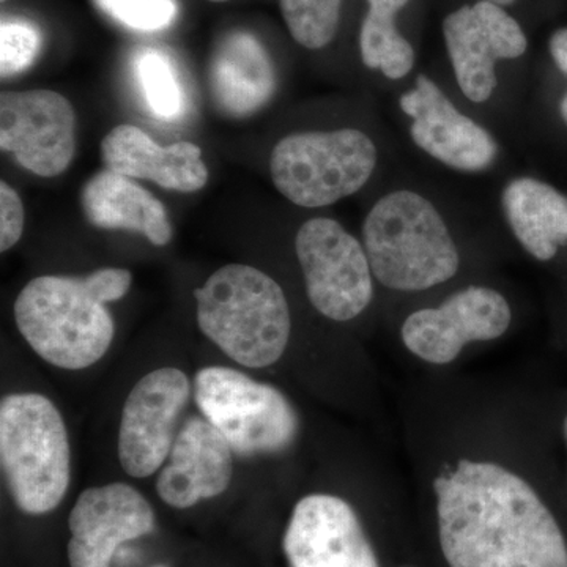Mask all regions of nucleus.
Here are the masks:
<instances>
[{
	"label": "nucleus",
	"mask_w": 567,
	"mask_h": 567,
	"mask_svg": "<svg viewBox=\"0 0 567 567\" xmlns=\"http://www.w3.org/2000/svg\"><path fill=\"white\" fill-rule=\"evenodd\" d=\"M435 494L450 567H567L557 520L535 488L505 466L461 461L436 477Z\"/></svg>",
	"instance_id": "nucleus-1"
},
{
	"label": "nucleus",
	"mask_w": 567,
	"mask_h": 567,
	"mask_svg": "<svg viewBox=\"0 0 567 567\" xmlns=\"http://www.w3.org/2000/svg\"><path fill=\"white\" fill-rule=\"evenodd\" d=\"M132 281L123 268H102L85 278L39 276L18 295V330L48 363L70 371L89 368L114 339L106 305L125 297Z\"/></svg>",
	"instance_id": "nucleus-2"
},
{
	"label": "nucleus",
	"mask_w": 567,
	"mask_h": 567,
	"mask_svg": "<svg viewBox=\"0 0 567 567\" xmlns=\"http://www.w3.org/2000/svg\"><path fill=\"white\" fill-rule=\"evenodd\" d=\"M200 331L246 368H267L289 344V305L281 286L244 264L219 268L194 290Z\"/></svg>",
	"instance_id": "nucleus-3"
},
{
	"label": "nucleus",
	"mask_w": 567,
	"mask_h": 567,
	"mask_svg": "<svg viewBox=\"0 0 567 567\" xmlns=\"http://www.w3.org/2000/svg\"><path fill=\"white\" fill-rule=\"evenodd\" d=\"M363 246L377 281L401 292L450 281L461 265L445 219L431 200L409 189L390 193L372 207Z\"/></svg>",
	"instance_id": "nucleus-4"
},
{
	"label": "nucleus",
	"mask_w": 567,
	"mask_h": 567,
	"mask_svg": "<svg viewBox=\"0 0 567 567\" xmlns=\"http://www.w3.org/2000/svg\"><path fill=\"white\" fill-rule=\"evenodd\" d=\"M0 462L7 486L22 513H51L70 486L66 425L50 399L9 394L0 404Z\"/></svg>",
	"instance_id": "nucleus-5"
},
{
	"label": "nucleus",
	"mask_w": 567,
	"mask_h": 567,
	"mask_svg": "<svg viewBox=\"0 0 567 567\" xmlns=\"http://www.w3.org/2000/svg\"><path fill=\"white\" fill-rule=\"evenodd\" d=\"M377 166V147L360 130L293 133L275 145L270 173L290 203L322 208L360 192Z\"/></svg>",
	"instance_id": "nucleus-6"
},
{
	"label": "nucleus",
	"mask_w": 567,
	"mask_h": 567,
	"mask_svg": "<svg viewBox=\"0 0 567 567\" xmlns=\"http://www.w3.org/2000/svg\"><path fill=\"white\" fill-rule=\"evenodd\" d=\"M194 399L234 453H279L292 445L298 417L286 395L237 369L212 365L197 372Z\"/></svg>",
	"instance_id": "nucleus-7"
},
{
	"label": "nucleus",
	"mask_w": 567,
	"mask_h": 567,
	"mask_svg": "<svg viewBox=\"0 0 567 567\" xmlns=\"http://www.w3.org/2000/svg\"><path fill=\"white\" fill-rule=\"evenodd\" d=\"M309 301L328 319L347 322L364 312L374 295L364 246L330 218L306 221L295 238Z\"/></svg>",
	"instance_id": "nucleus-8"
},
{
	"label": "nucleus",
	"mask_w": 567,
	"mask_h": 567,
	"mask_svg": "<svg viewBox=\"0 0 567 567\" xmlns=\"http://www.w3.org/2000/svg\"><path fill=\"white\" fill-rule=\"evenodd\" d=\"M0 148L39 177H58L76 153V112L54 91L2 92Z\"/></svg>",
	"instance_id": "nucleus-9"
},
{
	"label": "nucleus",
	"mask_w": 567,
	"mask_h": 567,
	"mask_svg": "<svg viewBox=\"0 0 567 567\" xmlns=\"http://www.w3.org/2000/svg\"><path fill=\"white\" fill-rule=\"evenodd\" d=\"M189 394L188 377L181 369H156L136 383L123 405L118 431V461L126 475L147 477L162 468Z\"/></svg>",
	"instance_id": "nucleus-10"
},
{
	"label": "nucleus",
	"mask_w": 567,
	"mask_h": 567,
	"mask_svg": "<svg viewBox=\"0 0 567 567\" xmlns=\"http://www.w3.org/2000/svg\"><path fill=\"white\" fill-rule=\"evenodd\" d=\"M447 54L466 99L484 103L496 89V62L517 59L528 48L520 24L488 0L465 6L443 21Z\"/></svg>",
	"instance_id": "nucleus-11"
},
{
	"label": "nucleus",
	"mask_w": 567,
	"mask_h": 567,
	"mask_svg": "<svg viewBox=\"0 0 567 567\" xmlns=\"http://www.w3.org/2000/svg\"><path fill=\"white\" fill-rule=\"evenodd\" d=\"M509 303L488 287H468L440 308L421 309L406 317L402 339L410 352L434 364L456 360L470 342L492 341L509 328Z\"/></svg>",
	"instance_id": "nucleus-12"
},
{
	"label": "nucleus",
	"mask_w": 567,
	"mask_h": 567,
	"mask_svg": "<svg viewBox=\"0 0 567 567\" xmlns=\"http://www.w3.org/2000/svg\"><path fill=\"white\" fill-rule=\"evenodd\" d=\"M399 104L412 118L413 142L436 162L464 173H481L495 162L498 145L494 136L462 114L424 74L416 78L415 89L404 93Z\"/></svg>",
	"instance_id": "nucleus-13"
},
{
	"label": "nucleus",
	"mask_w": 567,
	"mask_h": 567,
	"mask_svg": "<svg viewBox=\"0 0 567 567\" xmlns=\"http://www.w3.org/2000/svg\"><path fill=\"white\" fill-rule=\"evenodd\" d=\"M290 567H379L357 514L334 495L305 496L284 536Z\"/></svg>",
	"instance_id": "nucleus-14"
},
{
	"label": "nucleus",
	"mask_w": 567,
	"mask_h": 567,
	"mask_svg": "<svg viewBox=\"0 0 567 567\" xmlns=\"http://www.w3.org/2000/svg\"><path fill=\"white\" fill-rule=\"evenodd\" d=\"M71 567H110L118 546L155 527L151 503L123 483L82 492L69 518Z\"/></svg>",
	"instance_id": "nucleus-15"
},
{
	"label": "nucleus",
	"mask_w": 567,
	"mask_h": 567,
	"mask_svg": "<svg viewBox=\"0 0 567 567\" xmlns=\"http://www.w3.org/2000/svg\"><path fill=\"white\" fill-rule=\"evenodd\" d=\"M233 475L234 450L226 436L207 420L189 417L175 436L156 492L166 505L186 509L224 494Z\"/></svg>",
	"instance_id": "nucleus-16"
},
{
	"label": "nucleus",
	"mask_w": 567,
	"mask_h": 567,
	"mask_svg": "<svg viewBox=\"0 0 567 567\" xmlns=\"http://www.w3.org/2000/svg\"><path fill=\"white\" fill-rule=\"evenodd\" d=\"M103 162L112 173L151 181L169 192L196 193L208 182L199 145L192 142L163 147L134 125H118L104 136Z\"/></svg>",
	"instance_id": "nucleus-17"
},
{
	"label": "nucleus",
	"mask_w": 567,
	"mask_h": 567,
	"mask_svg": "<svg viewBox=\"0 0 567 567\" xmlns=\"http://www.w3.org/2000/svg\"><path fill=\"white\" fill-rule=\"evenodd\" d=\"M208 91L229 117L245 118L262 110L276 92L274 62L264 44L248 32L224 37L212 54Z\"/></svg>",
	"instance_id": "nucleus-18"
},
{
	"label": "nucleus",
	"mask_w": 567,
	"mask_h": 567,
	"mask_svg": "<svg viewBox=\"0 0 567 567\" xmlns=\"http://www.w3.org/2000/svg\"><path fill=\"white\" fill-rule=\"evenodd\" d=\"M81 208L93 227L132 230L155 246L173 240V226L162 200L133 178L106 169L93 175L81 189Z\"/></svg>",
	"instance_id": "nucleus-19"
},
{
	"label": "nucleus",
	"mask_w": 567,
	"mask_h": 567,
	"mask_svg": "<svg viewBox=\"0 0 567 567\" xmlns=\"http://www.w3.org/2000/svg\"><path fill=\"white\" fill-rule=\"evenodd\" d=\"M507 223L520 245L537 260H550L567 245V197L547 183L516 178L502 196Z\"/></svg>",
	"instance_id": "nucleus-20"
},
{
	"label": "nucleus",
	"mask_w": 567,
	"mask_h": 567,
	"mask_svg": "<svg viewBox=\"0 0 567 567\" xmlns=\"http://www.w3.org/2000/svg\"><path fill=\"white\" fill-rule=\"evenodd\" d=\"M360 31L361 59L368 69L380 70L390 80H402L415 65V51L399 32L395 14L410 0H368Z\"/></svg>",
	"instance_id": "nucleus-21"
},
{
	"label": "nucleus",
	"mask_w": 567,
	"mask_h": 567,
	"mask_svg": "<svg viewBox=\"0 0 567 567\" xmlns=\"http://www.w3.org/2000/svg\"><path fill=\"white\" fill-rule=\"evenodd\" d=\"M148 110L162 121H175L185 111V95L173 62L162 51L145 50L134 63Z\"/></svg>",
	"instance_id": "nucleus-22"
},
{
	"label": "nucleus",
	"mask_w": 567,
	"mask_h": 567,
	"mask_svg": "<svg viewBox=\"0 0 567 567\" xmlns=\"http://www.w3.org/2000/svg\"><path fill=\"white\" fill-rule=\"evenodd\" d=\"M290 35L308 50H322L333 41L342 0H279Z\"/></svg>",
	"instance_id": "nucleus-23"
},
{
	"label": "nucleus",
	"mask_w": 567,
	"mask_h": 567,
	"mask_svg": "<svg viewBox=\"0 0 567 567\" xmlns=\"http://www.w3.org/2000/svg\"><path fill=\"white\" fill-rule=\"evenodd\" d=\"M41 35L24 20H3L0 25V74L2 80L20 74L35 61Z\"/></svg>",
	"instance_id": "nucleus-24"
},
{
	"label": "nucleus",
	"mask_w": 567,
	"mask_h": 567,
	"mask_svg": "<svg viewBox=\"0 0 567 567\" xmlns=\"http://www.w3.org/2000/svg\"><path fill=\"white\" fill-rule=\"evenodd\" d=\"M100 10L136 31L167 28L177 14L174 0H93Z\"/></svg>",
	"instance_id": "nucleus-25"
},
{
	"label": "nucleus",
	"mask_w": 567,
	"mask_h": 567,
	"mask_svg": "<svg viewBox=\"0 0 567 567\" xmlns=\"http://www.w3.org/2000/svg\"><path fill=\"white\" fill-rule=\"evenodd\" d=\"M24 219L20 194L9 183H0V251H9L21 240Z\"/></svg>",
	"instance_id": "nucleus-26"
},
{
	"label": "nucleus",
	"mask_w": 567,
	"mask_h": 567,
	"mask_svg": "<svg viewBox=\"0 0 567 567\" xmlns=\"http://www.w3.org/2000/svg\"><path fill=\"white\" fill-rule=\"evenodd\" d=\"M550 54L558 69L567 76V28L559 29L550 39ZM561 115L567 123V93L561 102Z\"/></svg>",
	"instance_id": "nucleus-27"
},
{
	"label": "nucleus",
	"mask_w": 567,
	"mask_h": 567,
	"mask_svg": "<svg viewBox=\"0 0 567 567\" xmlns=\"http://www.w3.org/2000/svg\"><path fill=\"white\" fill-rule=\"evenodd\" d=\"M488 2H494L496 6L505 7V6H513L516 0H488Z\"/></svg>",
	"instance_id": "nucleus-28"
},
{
	"label": "nucleus",
	"mask_w": 567,
	"mask_h": 567,
	"mask_svg": "<svg viewBox=\"0 0 567 567\" xmlns=\"http://www.w3.org/2000/svg\"><path fill=\"white\" fill-rule=\"evenodd\" d=\"M208 2L221 3V2H229V0H208Z\"/></svg>",
	"instance_id": "nucleus-29"
},
{
	"label": "nucleus",
	"mask_w": 567,
	"mask_h": 567,
	"mask_svg": "<svg viewBox=\"0 0 567 567\" xmlns=\"http://www.w3.org/2000/svg\"><path fill=\"white\" fill-rule=\"evenodd\" d=\"M565 436H566V442H567V417H566V421H565Z\"/></svg>",
	"instance_id": "nucleus-30"
},
{
	"label": "nucleus",
	"mask_w": 567,
	"mask_h": 567,
	"mask_svg": "<svg viewBox=\"0 0 567 567\" xmlns=\"http://www.w3.org/2000/svg\"><path fill=\"white\" fill-rule=\"evenodd\" d=\"M0 2H2V3H3V2H7V0H0Z\"/></svg>",
	"instance_id": "nucleus-31"
}]
</instances>
